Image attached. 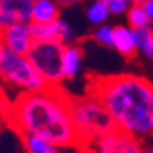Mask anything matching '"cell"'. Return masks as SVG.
I'll return each instance as SVG.
<instances>
[{
  "mask_svg": "<svg viewBox=\"0 0 153 153\" xmlns=\"http://www.w3.org/2000/svg\"><path fill=\"white\" fill-rule=\"evenodd\" d=\"M88 93L101 101L116 130L141 140L153 136V82L136 74L101 76L91 81Z\"/></svg>",
  "mask_w": 153,
  "mask_h": 153,
  "instance_id": "1",
  "label": "cell"
},
{
  "mask_svg": "<svg viewBox=\"0 0 153 153\" xmlns=\"http://www.w3.org/2000/svg\"><path fill=\"white\" fill-rule=\"evenodd\" d=\"M69 99L59 86H47L41 91L22 93L7 114L20 136L34 135L59 148H71L79 145V138L71 120Z\"/></svg>",
  "mask_w": 153,
  "mask_h": 153,
  "instance_id": "2",
  "label": "cell"
},
{
  "mask_svg": "<svg viewBox=\"0 0 153 153\" xmlns=\"http://www.w3.org/2000/svg\"><path fill=\"white\" fill-rule=\"evenodd\" d=\"M69 109L72 125L79 138V145L88 146L99 136L116 130L114 121L109 116L108 109L104 108V104L89 93L81 98H71Z\"/></svg>",
  "mask_w": 153,
  "mask_h": 153,
  "instance_id": "3",
  "label": "cell"
},
{
  "mask_svg": "<svg viewBox=\"0 0 153 153\" xmlns=\"http://www.w3.org/2000/svg\"><path fill=\"white\" fill-rule=\"evenodd\" d=\"M0 79L14 88H19L22 93L41 91L47 88L45 81L36 71L27 56L14 54L9 49L0 61Z\"/></svg>",
  "mask_w": 153,
  "mask_h": 153,
  "instance_id": "4",
  "label": "cell"
},
{
  "mask_svg": "<svg viewBox=\"0 0 153 153\" xmlns=\"http://www.w3.org/2000/svg\"><path fill=\"white\" fill-rule=\"evenodd\" d=\"M64 44L57 41H34L27 52L29 61L42 76L45 84L54 88L64 81L62 76Z\"/></svg>",
  "mask_w": 153,
  "mask_h": 153,
  "instance_id": "5",
  "label": "cell"
},
{
  "mask_svg": "<svg viewBox=\"0 0 153 153\" xmlns=\"http://www.w3.org/2000/svg\"><path fill=\"white\" fill-rule=\"evenodd\" d=\"M86 153H148L145 141L121 130H113L86 146Z\"/></svg>",
  "mask_w": 153,
  "mask_h": 153,
  "instance_id": "6",
  "label": "cell"
},
{
  "mask_svg": "<svg viewBox=\"0 0 153 153\" xmlns=\"http://www.w3.org/2000/svg\"><path fill=\"white\" fill-rule=\"evenodd\" d=\"M0 41L10 52L27 56L30 45L34 44L30 22H14L0 30Z\"/></svg>",
  "mask_w": 153,
  "mask_h": 153,
  "instance_id": "7",
  "label": "cell"
},
{
  "mask_svg": "<svg viewBox=\"0 0 153 153\" xmlns=\"http://www.w3.org/2000/svg\"><path fill=\"white\" fill-rule=\"evenodd\" d=\"M34 0H0V30L14 22H30Z\"/></svg>",
  "mask_w": 153,
  "mask_h": 153,
  "instance_id": "8",
  "label": "cell"
},
{
  "mask_svg": "<svg viewBox=\"0 0 153 153\" xmlns=\"http://www.w3.org/2000/svg\"><path fill=\"white\" fill-rule=\"evenodd\" d=\"M113 49L123 57H135L136 51V42L133 36V29L130 25H114L113 27Z\"/></svg>",
  "mask_w": 153,
  "mask_h": 153,
  "instance_id": "9",
  "label": "cell"
},
{
  "mask_svg": "<svg viewBox=\"0 0 153 153\" xmlns=\"http://www.w3.org/2000/svg\"><path fill=\"white\" fill-rule=\"evenodd\" d=\"M61 19V5L57 0H34L30 12L32 24H49Z\"/></svg>",
  "mask_w": 153,
  "mask_h": 153,
  "instance_id": "10",
  "label": "cell"
},
{
  "mask_svg": "<svg viewBox=\"0 0 153 153\" xmlns=\"http://www.w3.org/2000/svg\"><path fill=\"white\" fill-rule=\"evenodd\" d=\"M82 62V49L77 44H66L62 51V76L64 79H74L79 74Z\"/></svg>",
  "mask_w": 153,
  "mask_h": 153,
  "instance_id": "11",
  "label": "cell"
},
{
  "mask_svg": "<svg viewBox=\"0 0 153 153\" xmlns=\"http://www.w3.org/2000/svg\"><path fill=\"white\" fill-rule=\"evenodd\" d=\"M22 145L25 153H62V148L34 135H22Z\"/></svg>",
  "mask_w": 153,
  "mask_h": 153,
  "instance_id": "12",
  "label": "cell"
},
{
  "mask_svg": "<svg viewBox=\"0 0 153 153\" xmlns=\"http://www.w3.org/2000/svg\"><path fill=\"white\" fill-rule=\"evenodd\" d=\"M111 12H109V7L106 2H101V0H94L88 5L86 9V17L93 25H101V24H106V20L109 19Z\"/></svg>",
  "mask_w": 153,
  "mask_h": 153,
  "instance_id": "13",
  "label": "cell"
},
{
  "mask_svg": "<svg viewBox=\"0 0 153 153\" xmlns=\"http://www.w3.org/2000/svg\"><path fill=\"white\" fill-rule=\"evenodd\" d=\"M126 20L131 29H152V20L143 5H130L126 12Z\"/></svg>",
  "mask_w": 153,
  "mask_h": 153,
  "instance_id": "14",
  "label": "cell"
},
{
  "mask_svg": "<svg viewBox=\"0 0 153 153\" xmlns=\"http://www.w3.org/2000/svg\"><path fill=\"white\" fill-rule=\"evenodd\" d=\"M136 47L146 59L153 61V34L152 29H133Z\"/></svg>",
  "mask_w": 153,
  "mask_h": 153,
  "instance_id": "15",
  "label": "cell"
},
{
  "mask_svg": "<svg viewBox=\"0 0 153 153\" xmlns=\"http://www.w3.org/2000/svg\"><path fill=\"white\" fill-rule=\"evenodd\" d=\"M93 39L104 47H113V27L108 24L96 25V29L93 30Z\"/></svg>",
  "mask_w": 153,
  "mask_h": 153,
  "instance_id": "16",
  "label": "cell"
},
{
  "mask_svg": "<svg viewBox=\"0 0 153 153\" xmlns=\"http://www.w3.org/2000/svg\"><path fill=\"white\" fill-rule=\"evenodd\" d=\"M131 2L130 0H109L108 2V7H109V12L113 15H123L128 12Z\"/></svg>",
  "mask_w": 153,
  "mask_h": 153,
  "instance_id": "17",
  "label": "cell"
},
{
  "mask_svg": "<svg viewBox=\"0 0 153 153\" xmlns=\"http://www.w3.org/2000/svg\"><path fill=\"white\" fill-rule=\"evenodd\" d=\"M143 7H145L146 14H148L150 20H152V24H153V0H146V2L143 4Z\"/></svg>",
  "mask_w": 153,
  "mask_h": 153,
  "instance_id": "18",
  "label": "cell"
},
{
  "mask_svg": "<svg viewBox=\"0 0 153 153\" xmlns=\"http://www.w3.org/2000/svg\"><path fill=\"white\" fill-rule=\"evenodd\" d=\"M81 0H57V4L61 5V7H71V5H76L79 4Z\"/></svg>",
  "mask_w": 153,
  "mask_h": 153,
  "instance_id": "19",
  "label": "cell"
},
{
  "mask_svg": "<svg viewBox=\"0 0 153 153\" xmlns=\"http://www.w3.org/2000/svg\"><path fill=\"white\" fill-rule=\"evenodd\" d=\"M5 52H7V47H5V45H4V42L0 41V61H2V59H4Z\"/></svg>",
  "mask_w": 153,
  "mask_h": 153,
  "instance_id": "20",
  "label": "cell"
},
{
  "mask_svg": "<svg viewBox=\"0 0 153 153\" xmlns=\"http://www.w3.org/2000/svg\"><path fill=\"white\" fill-rule=\"evenodd\" d=\"M131 2V5H143L146 0H130Z\"/></svg>",
  "mask_w": 153,
  "mask_h": 153,
  "instance_id": "21",
  "label": "cell"
},
{
  "mask_svg": "<svg viewBox=\"0 0 153 153\" xmlns=\"http://www.w3.org/2000/svg\"><path fill=\"white\" fill-rule=\"evenodd\" d=\"M146 150H148V153H153V145H146Z\"/></svg>",
  "mask_w": 153,
  "mask_h": 153,
  "instance_id": "22",
  "label": "cell"
},
{
  "mask_svg": "<svg viewBox=\"0 0 153 153\" xmlns=\"http://www.w3.org/2000/svg\"><path fill=\"white\" fill-rule=\"evenodd\" d=\"M101 2H106V4H108V2H109V0H101Z\"/></svg>",
  "mask_w": 153,
  "mask_h": 153,
  "instance_id": "23",
  "label": "cell"
},
{
  "mask_svg": "<svg viewBox=\"0 0 153 153\" xmlns=\"http://www.w3.org/2000/svg\"><path fill=\"white\" fill-rule=\"evenodd\" d=\"M152 34H153V29H152Z\"/></svg>",
  "mask_w": 153,
  "mask_h": 153,
  "instance_id": "24",
  "label": "cell"
}]
</instances>
